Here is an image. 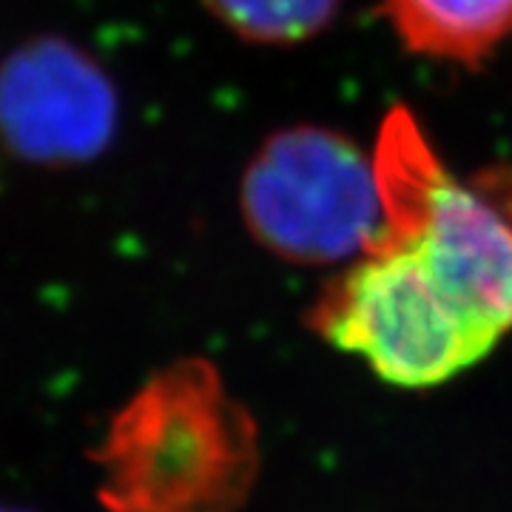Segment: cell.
<instances>
[{
    "mask_svg": "<svg viewBox=\"0 0 512 512\" xmlns=\"http://www.w3.org/2000/svg\"><path fill=\"white\" fill-rule=\"evenodd\" d=\"M373 168L382 225L319 291L308 325L382 382L436 387L512 330V165L458 177L416 114L393 106Z\"/></svg>",
    "mask_w": 512,
    "mask_h": 512,
    "instance_id": "6da1fadb",
    "label": "cell"
},
{
    "mask_svg": "<svg viewBox=\"0 0 512 512\" xmlns=\"http://www.w3.org/2000/svg\"><path fill=\"white\" fill-rule=\"evenodd\" d=\"M89 461L106 512H239L254 493L262 447L220 367L183 356L114 410Z\"/></svg>",
    "mask_w": 512,
    "mask_h": 512,
    "instance_id": "7a4b0ae2",
    "label": "cell"
},
{
    "mask_svg": "<svg viewBox=\"0 0 512 512\" xmlns=\"http://www.w3.org/2000/svg\"><path fill=\"white\" fill-rule=\"evenodd\" d=\"M239 211L251 237L296 265L359 256L382 225L373 160L342 131L291 126L271 134L245 168Z\"/></svg>",
    "mask_w": 512,
    "mask_h": 512,
    "instance_id": "3957f363",
    "label": "cell"
},
{
    "mask_svg": "<svg viewBox=\"0 0 512 512\" xmlns=\"http://www.w3.org/2000/svg\"><path fill=\"white\" fill-rule=\"evenodd\" d=\"M117 128L120 94L111 74L69 37H29L0 60V148L20 163H94Z\"/></svg>",
    "mask_w": 512,
    "mask_h": 512,
    "instance_id": "277c9868",
    "label": "cell"
},
{
    "mask_svg": "<svg viewBox=\"0 0 512 512\" xmlns=\"http://www.w3.org/2000/svg\"><path fill=\"white\" fill-rule=\"evenodd\" d=\"M384 12L410 52L464 66L512 37V0H384Z\"/></svg>",
    "mask_w": 512,
    "mask_h": 512,
    "instance_id": "5b68a950",
    "label": "cell"
},
{
    "mask_svg": "<svg viewBox=\"0 0 512 512\" xmlns=\"http://www.w3.org/2000/svg\"><path fill=\"white\" fill-rule=\"evenodd\" d=\"M202 6L256 46H296L336 20L342 0H202Z\"/></svg>",
    "mask_w": 512,
    "mask_h": 512,
    "instance_id": "8992f818",
    "label": "cell"
},
{
    "mask_svg": "<svg viewBox=\"0 0 512 512\" xmlns=\"http://www.w3.org/2000/svg\"><path fill=\"white\" fill-rule=\"evenodd\" d=\"M0 512H32V510H26V507H6V504H0Z\"/></svg>",
    "mask_w": 512,
    "mask_h": 512,
    "instance_id": "52a82bcc",
    "label": "cell"
}]
</instances>
